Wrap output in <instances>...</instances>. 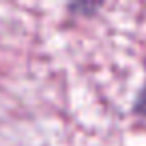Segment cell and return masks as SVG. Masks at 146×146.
I'll return each instance as SVG.
<instances>
[{"label": "cell", "instance_id": "obj_2", "mask_svg": "<svg viewBox=\"0 0 146 146\" xmlns=\"http://www.w3.org/2000/svg\"><path fill=\"white\" fill-rule=\"evenodd\" d=\"M98 8H100L98 4H72V6H70V10H72V12H74V10H76V12H78V10H86V12H88V16H92Z\"/></svg>", "mask_w": 146, "mask_h": 146}, {"label": "cell", "instance_id": "obj_1", "mask_svg": "<svg viewBox=\"0 0 146 146\" xmlns=\"http://www.w3.org/2000/svg\"><path fill=\"white\" fill-rule=\"evenodd\" d=\"M132 112H134L136 116L146 118V84L138 90V94H136V98H134V102H132Z\"/></svg>", "mask_w": 146, "mask_h": 146}]
</instances>
